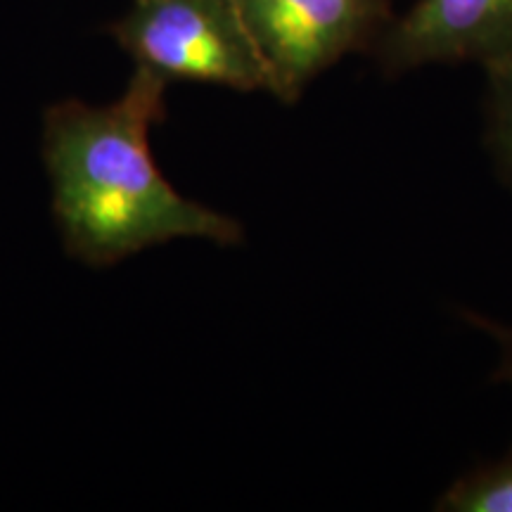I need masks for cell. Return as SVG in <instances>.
<instances>
[{
  "label": "cell",
  "mask_w": 512,
  "mask_h": 512,
  "mask_svg": "<svg viewBox=\"0 0 512 512\" xmlns=\"http://www.w3.org/2000/svg\"><path fill=\"white\" fill-rule=\"evenodd\" d=\"M169 81L136 67L114 102L64 100L43 117V159L62 242L88 266H112L171 240L240 245L233 216L190 200L152 157L150 133L166 117Z\"/></svg>",
  "instance_id": "6da1fadb"
},
{
  "label": "cell",
  "mask_w": 512,
  "mask_h": 512,
  "mask_svg": "<svg viewBox=\"0 0 512 512\" xmlns=\"http://www.w3.org/2000/svg\"><path fill=\"white\" fill-rule=\"evenodd\" d=\"M112 36L166 81L219 83L268 93V74L233 0H133Z\"/></svg>",
  "instance_id": "7a4b0ae2"
},
{
  "label": "cell",
  "mask_w": 512,
  "mask_h": 512,
  "mask_svg": "<svg viewBox=\"0 0 512 512\" xmlns=\"http://www.w3.org/2000/svg\"><path fill=\"white\" fill-rule=\"evenodd\" d=\"M268 74V93L297 102L351 53L373 48L392 22L389 0H233Z\"/></svg>",
  "instance_id": "3957f363"
},
{
  "label": "cell",
  "mask_w": 512,
  "mask_h": 512,
  "mask_svg": "<svg viewBox=\"0 0 512 512\" xmlns=\"http://www.w3.org/2000/svg\"><path fill=\"white\" fill-rule=\"evenodd\" d=\"M373 50L392 76L430 64L489 67L512 55V0H413L392 17Z\"/></svg>",
  "instance_id": "277c9868"
},
{
  "label": "cell",
  "mask_w": 512,
  "mask_h": 512,
  "mask_svg": "<svg viewBox=\"0 0 512 512\" xmlns=\"http://www.w3.org/2000/svg\"><path fill=\"white\" fill-rule=\"evenodd\" d=\"M439 512H512V446L501 458L472 467L437 498Z\"/></svg>",
  "instance_id": "5b68a950"
},
{
  "label": "cell",
  "mask_w": 512,
  "mask_h": 512,
  "mask_svg": "<svg viewBox=\"0 0 512 512\" xmlns=\"http://www.w3.org/2000/svg\"><path fill=\"white\" fill-rule=\"evenodd\" d=\"M484 138L496 174L512 190V55L484 67Z\"/></svg>",
  "instance_id": "8992f818"
},
{
  "label": "cell",
  "mask_w": 512,
  "mask_h": 512,
  "mask_svg": "<svg viewBox=\"0 0 512 512\" xmlns=\"http://www.w3.org/2000/svg\"><path fill=\"white\" fill-rule=\"evenodd\" d=\"M472 325H477L479 330L486 332L494 342L498 344V363L494 370V380L498 384H508L512 387V328L501 323H494V320H486L482 316H467Z\"/></svg>",
  "instance_id": "52a82bcc"
}]
</instances>
